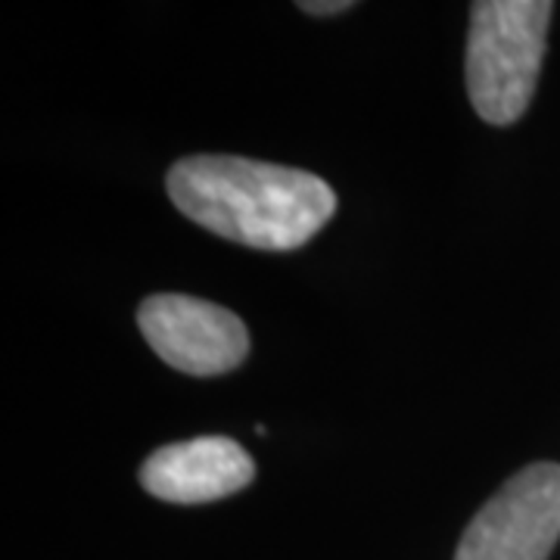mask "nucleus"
Returning <instances> with one entry per match:
<instances>
[{
  "label": "nucleus",
  "instance_id": "1",
  "mask_svg": "<svg viewBox=\"0 0 560 560\" xmlns=\"http://www.w3.org/2000/svg\"><path fill=\"white\" fill-rule=\"evenodd\" d=\"M165 187L180 215L268 253L300 249L337 212V194L318 175L243 156H187Z\"/></svg>",
  "mask_w": 560,
  "mask_h": 560
},
{
  "label": "nucleus",
  "instance_id": "4",
  "mask_svg": "<svg viewBox=\"0 0 560 560\" xmlns=\"http://www.w3.org/2000/svg\"><path fill=\"white\" fill-rule=\"evenodd\" d=\"M143 340L168 368L190 377H219L241 368L249 352V334L234 312L215 302L160 293L140 302Z\"/></svg>",
  "mask_w": 560,
  "mask_h": 560
},
{
  "label": "nucleus",
  "instance_id": "5",
  "mask_svg": "<svg viewBox=\"0 0 560 560\" xmlns=\"http://www.w3.org/2000/svg\"><path fill=\"white\" fill-rule=\"evenodd\" d=\"M256 477V464L241 442L197 436L156 448L140 467V486L172 504H206L243 492Z\"/></svg>",
  "mask_w": 560,
  "mask_h": 560
},
{
  "label": "nucleus",
  "instance_id": "6",
  "mask_svg": "<svg viewBox=\"0 0 560 560\" xmlns=\"http://www.w3.org/2000/svg\"><path fill=\"white\" fill-rule=\"evenodd\" d=\"M300 10L312 13V16H337V13L352 10V3L349 0H302Z\"/></svg>",
  "mask_w": 560,
  "mask_h": 560
},
{
  "label": "nucleus",
  "instance_id": "2",
  "mask_svg": "<svg viewBox=\"0 0 560 560\" xmlns=\"http://www.w3.org/2000/svg\"><path fill=\"white\" fill-rule=\"evenodd\" d=\"M551 13L548 0H480L470 7L467 94L482 121L514 125L529 109Z\"/></svg>",
  "mask_w": 560,
  "mask_h": 560
},
{
  "label": "nucleus",
  "instance_id": "3",
  "mask_svg": "<svg viewBox=\"0 0 560 560\" xmlns=\"http://www.w3.org/2000/svg\"><path fill=\"white\" fill-rule=\"evenodd\" d=\"M560 541V464L536 460L477 511L455 560H548Z\"/></svg>",
  "mask_w": 560,
  "mask_h": 560
}]
</instances>
